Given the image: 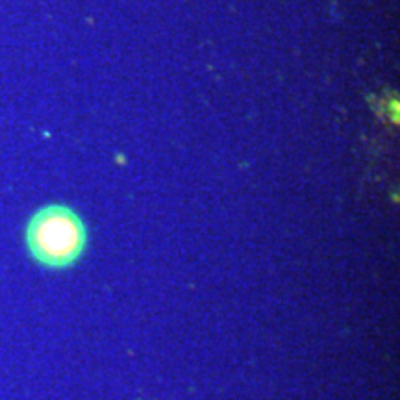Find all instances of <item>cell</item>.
<instances>
[{
    "instance_id": "cell-1",
    "label": "cell",
    "mask_w": 400,
    "mask_h": 400,
    "mask_svg": "<svg viewBox=\"0 0 400 400\" xmlns=\"http://www.w3.org/2000/svg\"><path fill=\"white\" fill-rule=\"evenodd\" d=\"M30 256L47 269H67L80 260L87 245V228L73 207L49 204L30 217L25 230Z\"/></svg>"
}]
</instances>
